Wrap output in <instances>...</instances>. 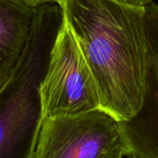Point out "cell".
I'll return each instance as SVG.
<instances>
[{
  "label": "cell",
  "instance_id": "6da1fadb",
  "mask_svg": "<svg viewBox=\"0 0 158 158\" xmlns=\"http://www.w3.org/2000/svg\"><path fill=\"white\" fill-rule=\"evenodd\" d=\"M61 6L94 78L100 108L118 122L131 119L144 94V6L119 0H64Z\"/></svg>",
  "mask_w": 158,
  "mask_h": 158
},
{
  "label": "cell",
  "instance_id": "7a4b0ae2",
  "mask_svg": "<svg viewBox=\"0 0 158 158\" xmlns=\"http://www.w3.org/2000/svg\"><path fill=\"white\" fill-rule=\"evenodd\" d=\"M63 24L60 5L34 8L22 53L0 88V158L34 157L44 120L41 84Z\"/></svg>",
  "mask_w": 158,
  "mask_h": 158
},
{
  "label": "cell",
  "instance_id": "3957f363",
  "mask_svg": "<svg viewBox=\"0 0 158 158\" xmlns=\"http://www.w3.org/2000/svg\"><path fill=\"white\" fill-rule=\"evenodd\" d=\"M128 152L119 122L98 108L45 118L33 158H124Z\"/></svg>",
  "mask_w": 158,
  "mask_h": 158
},
{
  "label": "cell",
  "instance_id": "277c9868",
  "mask_svg": "<svg viewBox=\"0 0 158 158\" xmlns=\"http://www.w3.org/2000/svg\"><path fill=\"white\" fill-rule=\"evenodd\" d=\"M40 93L44 118L74 116L100 108L94 78L65 20L53 47Z\"/></svg>",
  "mask_w": 158,
  "mask_h": 158
},
{
  "label": "cell",
  "instance_id": "5b68a950",
  "mask_svg": "<svg viewBox=\"0 0 158 158\" xmlns=\"http://www.w3.org/2000/svg\"><path fill=\"white\" fill-rule=\"evenodd\" d=\"M147 63L144 94L139 111L119 122L128 156L158 158V4L144 6Z\"/></svg>",
  "mask_w": 158,
  "mask_h": 158
},
{
  "label": "cell",
  "instance_id": "8992f818",
  "mask_svg": "<svg viewBox=\"0 0 158 158\" xmlns=\"http://www.w3.org/2000/svg\"><path fill=\"white\" fill-rule=\"evenodd\" d=\"M33 10L19 0H0V88L22 53Z\"/></svg>",
  "mask_w": 158,
  "mask_h": 158
},
{
  "label": "cell",
  "instance_id": "52a82bcc",
  "mask_svg": "<svg viewBox=\"0 0 158 158\" xmlns=\"http://www.w3.org/2000/svg\"><path fill=\"white\" fill-rule=\"evenodd\" d=\"M21 2H23L24 4H26L27 6L35 8L37 6H40L42 5L47 4V3H56L60 6H62L64 0H19Z\"/></svg>",
  "mask_w": 158,
  "mask_h": 158
},
{
  "label": "cell",
  "instance_id": "ba28073f",
  "mask_svg": "<svg viewBox=\"0 0 158 158\" xmlns=\"http://www.w3.org/2000/svg\"><path fill=\"white\" fill-rule=\"evenodd\" d=\"M119 1H122L124 3H127V4H130V5H132V6H144L147 4H149L151 1H154V0H119Z\"/></svg>",
  "mask_w": 158,
  "mask_h": 158
},
{
  "label": "cell",
  "instance_id": "9c48e42d",
  "mask_svg": "<svg viewBox=\"0 0 158 158\" xmlns=\"http://www.w3.org/2000/svg\"><path fill=\"white\" fill-rule=\"evenodd\" d=\"M127 158H134L133 156H127Z\"/></svg>",
  "mask_w": 158,
  "mask_h": 158
}]
</instances>
